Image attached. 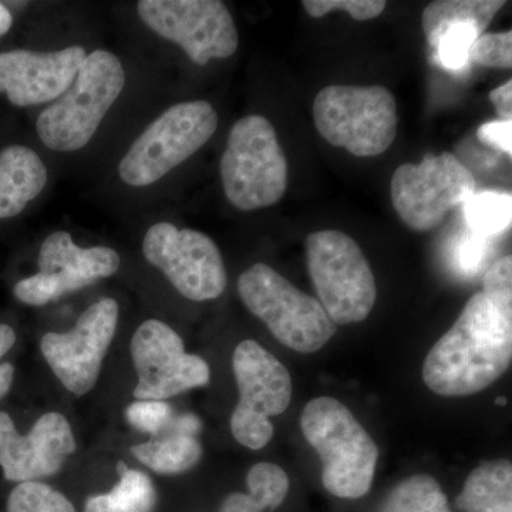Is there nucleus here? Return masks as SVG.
I'll list each match as a JSON object with an SVG mask.
<instances>
[{"label": "nucleus", "mask_w": 512, "mask_h": 512, "mask_svg": "<svg viewBox=\"0 0 512 512\" xmlns=\"http://www.w3.org/2000/svg\"><path fill=\"white\" fill-rule=\"evenodd\" d=\"M512 360V296L478 292L437 340L423 380L443 397H466L497 382Z\"/></svg>", "instance_id": "1"}, {"label": "nucleus", "mask_w": 512, "mask_h": 512, "mask_svg": "<svg viewBox=\"0 0 512 512\" xmlns=\"http://www.w3.org/2000/svg\"><path fill=\"white\" fill-rule=\"evenodd\" d=\"M303 436L322 461V483L343 500L369 493L379 448L352 412L333 397H316L301 416Z\"/></svg>", "instance_id": "2"}, {"label": "nucleus", "mask_w": 512, "mask_h": 512, "mask_svg": "<svg viewBox=\"0 0 512 512\" xmlns=\"http://www.w3.org/2000/svg\"><path fill=\"white\" fill-rule=\"evenodd\" d=\"M126 86L119 57L107 50L87 55L72 86L36 121L40 140L50 150L77 151L87 146Z\"/></svg>", "instance_id": "3"}, {"label": "nucleus", "mask_w": 512, "mask_h": 512, "mask_svg": "<svg viewBox=\"0 0 512 512\" xmlns=\"http://www.w3.org/2000/svg\"><path fill=\"white\" fill-rule=\"evenodd\" d=\"M220 170L228 201L241 211L272 207L288 190V160L275 128L256 114L229 131Z\"/></svg>", "instance_id": "4"}, {"label": "nucleus", "mask_w": 512, "mask_h": 512, "mask_svg": "<svg viewBox=\"0 0 512 512\" xmlns=\"http://www.w3.org/2000/svg\"><path fill=\"white\" fill-rule=\"evenodd\" d=\"M320 136L356 157L386 153L396 140L397 104L383 86L323 87L313 101Z\"/></svg>", "instance_id": "5"}, {"label": "nucleus", "mask_w": 512, "mask_h": 512, "mask_svg": "<svg viewBox=\"0 0 512 512\" xmlns=\"http://www.w3.org/2000/svg\"><path fill=\"white\" fill-rule=\"evenodd\" d=\"M238 292L252 315L276 340L299 353H315L336 333L318 299L306 295L274 268L256 264L238 279Z\"/></svg>", "instance_id": "6"}, {"label": "nucleus", "mask_w": 512, "mask_h": 512, "mask_svg": "<svg viewBox=\"0 0 512 512\" xmlns=\"http://www.w3.org/2000/svg\"><path fill=\"white\" fill-rule=\"evenodd\" d=\"M305 247L312 284L332 322L350 325L365 320L375 306L377 286L355 239L326 229L309 234Z\"/></svg>", "instance_id": "7"}, {"label": "nucleus", "mask_w": 512, "mask_h": 512, "mask_svg": "<svg viewBox=\"0 0 512 512\" xmlns=\"http://www.w3.org/2000/svg\"><path fill=\"white\" fill-rule=\"evenodd\" d=\"M218 127V114L208 101L175 104L134 141L119 165L131 187L157 183L204 147Z\"/></svg>", "instance_id": "8"}, {"label": "nucleus", "mask_w": 512, "mask_h": 512, "mask_svg": "<svg viewBox=\"0 0 512 512\" xmlns=\"http://www.w3.org/2000/svg\"><path fill=\"white\" fill-rule=\"evenodd\" d=\"M239 402L231 416L232 436L242 446L261 450L274 436L269 417L288 409L292 379L288 369L255 340L239 343L232 355Z\"/></svg>", "instance_id": "9"}, {"label": "nucleus", "mask_w": 512, "mask_h": 512, "mask_svg": "<svg viewBox=\"0 0 512 512\" xmlns=\"http://www.w3.org/2000/svg\"><path fill=\"white\" fill-rule=\"evenodd\" d=\"M392 202L410 229L436 228L448 211L476 194V178L454 154L427 156L420 164H403L393 173Z\"/></svg>", "instance_id": "10"}, {"label": "nucleus", "mask_w": 512, "mask_h": 512, "mask_svg": "<svg viewBox=\"0 0 512 512\" xmlns=\"http://www.w3.org/2000/svg\"><path fill=\"white\" fill-rule=\"evenodd\" d=\"M137 10L148 28L180 46L195 64L237 52V26L218 0H141Z\"/></svg>", "instance_id": "11"}, {"label": "nucleus", "mask_w": 512, "mask_h": 512, "mask_svg": "<svg viewBox=\"0 0 512 512\" xmlns=\"http://www.w3.org/2000/svg\"><path fill=\"white\" fill-rule=\"evenodd\" d=\"M143 252L147 261L190 301H212L227 288V271L220 249L200 231L158 222L148 229Z\"/></svg>", "instance_id": "12"}, {"label": "nucleus", "mask_w": 512, "mask_h": 512, "mask_svg": "<svg viewBox=\"0 0 512 512\" xmlns=\"http://www.w3.org/2000/svg\"><path fill=\"white\" fill-rule=\"evenodd\" d=\"M137 373V400H164L210 383L211 369L201 356L185 352L181 336L167 323H141L130 345Z\"/></svg>", "instance_id": "13"}, {"label": "nucleus", "mask_w": 512, "mask_h": 512, "mask_svg": "<svg viewBox=\"0 0 512 512\" xmlns=\"http://www.w3.org/2000/svg\"><path fill=\"white\" fill-rule=\"evenodd\" d=\"M119 325V303L111 298L90 305L69 332L46 333L40 350L59 382L76 396L92 392Z\"/></svg>", "instance_id": "14"}, {"label": "nucleus", "mask_w": 512, "mask_h": 512, "mask_svg": "<svg viewBox=\"0 0 512 512\" xmlns=\"http://www.w3.org/2000/svg\"><path fill=\"white\" fill-rule=\"evenodd\" d=\"M119 268L120 255L114 249L80 248L69 232L56 231L40 248L39 272L18 282L13 293L26 305L43 306L109 278Z\"/></svg>", "instance_id": "15"}, {"label": "nucleus", "mask_w": 512, "mask_h": 512, "mask_svg": "<svg viewBox=\"0 0 512 512\" xmlns=\"http://www.w3.org/2000/svg\"><path fill=\"white\" fill-rule=\"evenodd\" d=\"M76 447L72 426L63 414H43L22 436L12 417L0 412V468L8 481L29 483L55 476Z\"/></svg>", "instance_id": "16"}, {"label": "nucleus", "mask_w": 512, "mask_h": 512, "mask_svg": "<svg viewBox=\"0 0 512 512\" xmlns=\"http://www.w3.org/2000/svg\"><path fill=\"white\" fill-rule=\"evenodd\" d=\"M86 57L82 46L45 53H0V93H5L10 103L18 107L55 100L72 86Z\"/></svg>", "instance_id": "17"}, {"label": "nucleus", "mask_w": 512, "mask_h": 512, "mask_svg": "<svg viewBox=\"0 0 512 512\" xmlns=\"http://www.w3.org/2000/svg\"><path fill=\"white\" fill-rule=\"evenodd\" d=\"M47 168L35 151L9 146L0 151V220L16 217L46 187Z\"/></svg>", "instance_id": "18"}, {"label": "nucleus", "mask_w": 512, "mask_h": 512, "mask_svg": "<svg viewBox=\"0 0 512 512\" xmlns=\"http://www.w3.org/2000/svg\"><path fill=\"white\" fill-rule=\"evenodd\" d=\"M457 507L463 512H512L511 461H485L471 471Z\"/></svg>", "instance_id": "19"}, {"label": "nucleus", "mask_w": 512, "mask_h": 512, "mask_svg": "<svg viewBox=\"0 0 512 512\" xmlns=\"http://www.w3.org/2000/svg\"><path fill=\"white\" fill-rule=\"evenodd\" d=\"M248 493H232L218 512H265L281 507L289 493V477L274 463H258L248 471Z\"/></svg>", "instance_id": "20"}, {"label": "nucleus", "mask_w": 512, "mask_h": 512, "mask_svg": "<svg viewBox=\"0 0 512 512\" xmlns=\"http://www.w3.org/2000/svg\"><path fill=\"white\" fill-rule=\"evenodd\" d=\"M120 481L106 494L93 495L84 504V512H153L157 491L153 481L143 471L119 466Z\"/></svg>", "instance_id": "21"}, {"label": "nucleus", "mask_w": 512, "mask_h": 512, "mask_svg": "<svg viewBox=\"0 0 512 512\" xmlns=\"http://www.w3.org/2000/svg\"><path fill=\"white\" fill-rule=\"evenodd\" d=\"M505 6L504 0H437L423 10L424 36L433 42L441 30L451 25H474L480 32L493 22L495 15Z\"/></svg>", "instance_id": "22"}, {"label": "nucleus", "mask_w": 512, "mask_h": 512, "mask_svg": "<svg viewBox=\"0 0 512 512\" xmlns=\"http://www.w3.org/2000/svg\"><path fill=\"white\" fill-rule=\"evenodd\" d=\"M131 454L141 464L165 476L185 473L200 463L202 447L195 437L170 434L131 447Z\"/></svg>", "instance_id": "23"}, {"label": "nucleus", "mask_w": 512, "mask_h": 512, "mask_svg": "<svg viewBox=\"0 0 512 512\" xmlns=\"http://www.w3.org/2000/svg\"><path fill=\"white\" fill-rule=\"evenodd\" d=\"M379 512H451L440 484L427 474L406 478L390 491Z\"/></svg>", "instance_id": "24"}, {"label": "nucleus", "mask_w": 512, "mask_h": 512, "mask_svg": "<svg viewBox=\"0 0 512 512\" xmlns=\"http://www.w3.org/2000/svg\"><path fill=\"white\" fill-rule=\"evenodd\" d=\"M464 217L473 234L481 238L494 237L511 227V194L483 191L464 202Z\"/></svg>", "instance_id": "25"}, {"label": "nucleus", "mask_w": 512, "mask_h": 512, "mask_svg": "<svg viewBox=\"0 0 512 512\" xmlns=\"http://www.w3.org/2000/svg\"><path fill=\"white\" fill-rule=\"evenodd\" d=\"M483 35L474 25H451L441 30L430 43L437 63L447 70H461L470 62V49Z\"/></svg>", "instance_id": "26"}, {"label": "nucleus", "mask_w": 512, "mask_h": 512, "mask_svg": "<svg viewBox=\"0 0 512 512\" xmlns=\"http://www.w3.org/2000/svg\"><path fill=\"white\" fill-rule=\"evenodd\" d=\"M8 512H76L66 495L49 485L20 483L9 495Z\"/></svg>", "instance_id": "27"}, {"label": "nucleus", "mask_w": 512, "mask_h": 512, "mask_svg": "<svg viewBox=\"0 0 512 512\" xmlns=\"http://www.w3.org/2000/svg\"><path fill=\"white\" fill-rule=\"evenodd\" d=\"M470 60L484 67L511 69L512 32L483 33L470 49Z\"/></svg>", "instance_id": "28"}, {"label": "nucleus", "mask_w": 512, "mask_h": 512, "mask_svg": "<svg viewBox=\"0 0 512 512\" xmlns=\"http://www.w3.org/2000/svg\"><path fill=\"white\" fill-rule=\"evenodd\" d=\"M128 424L143 433L157 436L173 421V409L163 400H137L126 410Z\"/></svg>", "instance_id": "29"}, {"label": "nucleus", "mask_w": 512, "mask_h": 512, "mask_svg": "<svg viewBox=\"0 0 512 512\" xmlns=\"http://www.w3.org/2000/svg\"><path fill=\"white\" fill-rule=\"evenodd\" d=\"M302 6L315 19L323 18L332 10H345L353 19L363 22L382 15L387 3L383 0H303Z\"/></svg>", "instance_id": "30"}, {"label": "nucleus", "mask_w": 512, "mask_h": 512, "mask_svg": "<svg viewBox=\"0 0 512 512\" xmlns=\"http://www.w3.org/2000/svg\"><path fill=\"white\" fill-rule=\"evenodd\" d=\"M477 137L487 146L512 156V120L488 121L478 128Z\"/></svg>", "instance_id": "31"}, {"label": "nucleus", "mask_w": 512, "mask_h": 512, "mask_svg": "<svg viewBox=\"0 0 512 512\" xmlns=\"http://www.w3.org/2000/svg\"><path fill=\"white\" fill-rule=\"evenodd\" d=\"M484 292L493 295L512 296V258L504 256L484 276Z\"/></svg>", "instance_id": "32"}, {"label": "nucleus", "mask_w": 512, "mask_h": 512, "mask_svg": "<svg viewBox=\"0 0 512 512\" xmlns=\"http://www.w3.org/2000/svg\"><path fill=\"white\" fill-rule=\"evenodd\" d=\"M485 255V238L476 234L468 235L458 247V264L466 272L478 271Z\"/></svg>", "instance_id": "33"}, {"label": "nucleus", "mask_w": 512, "mask_h": 512, "mask_svg": "<svg viewBox=\"0 0 512 512\" xmlns=\"http://www.w3.org/2000/svg\"><path fill=\"white\" fill-rule=\"evenodd\" d=\"M15 342V330L10 328L9 325H5V323H0V359L6 356ZM13 379H15V367L10 363H2L0 365V399H3L9 393Z\"/></svg>", "instance_id": "34"}, {"label": "nucleus", "mask_w": 512, "mask_h": 512, "mask_svg": "<svg viewBox=\"0 0 512 512\" xmlns=\"http://www.w3.org/2000/svg\"><path fill=\"white\" fill-rule=\"evenodd\" d=\"M491 103L494 104L500 120H512V82L508 80L503 86L497 87L490 93Z\"/></svg>", "instance_id": "35"}, {"label": "nucleus", "mask_w": 512, "mask_h": 512, "mask_svg": "<svg viewBox=\"0 0 512 512\" xmlns=\"http://www.w3.org/2000/svg\"><path fill=\"white\" fill-rule=\"evenodd\" d=\"M170 427L171 430H173L171 434L195 437V434L201 430V423L198 417L191 416V414H184V416L177 417V419L174 417Z\"/></svg>", "instance_id": "36"}, {"label": "nucleus", "mask_w": 512, "mask_h": 512, "mask_svg": "<svg viewBox=\"0 0 512 512\" xmlns=\"http://www.w3.org/2000/svg\"><path fill=\"white\" fill-rule=\"evenodd\" d=\"M13 25L12 13L3 3H0V37L5 36Z\"/></svg>", "instance_id": "37"}, {"label": "nucleus", "mask_w": 512, "mask_h": 512, "mask_svg": "<svg viewBox=\"0 0 512 512\" xmlns=\"http://www.w3.org/2000/svg\"><path fill=\"white\" fill-rule=\"evenodd\" d=\"M497 403H498V404H504V403H505V399H498V400H497Z\"/></svg>", "instance_id": "38"}]
</instances>
